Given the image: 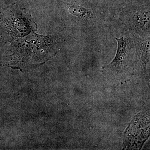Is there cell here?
I'll return each mask as SVG.
<instances>
[{"instance_id": "cell-6", "label": "cell", "mask_w": 150, "mask_h": 150, "mask_svg": "<svg viewBox=\"0 0 150 150\" xmlns=\"http://www.w3.org/2000/svg\"><path fill=\"white\" fill-rule=\"evenodd\" d=\"M68 11L84 29L96 27L103 20L102 13L82 5H70L68 6Z\"/></svg>"}, {"instance_id": "cell-1", "label": "cell", "mask_w": 150, "mask_h": 150, "mask_svg": "<svg viewBox=\"0 0 150 150\" xmlns=\"http://www.w3.org/2000/svg\"><path fill=\"white\" fill-rule=\"evenodd\" d=\"M62 42L58 36L38 35L34 32L27 37L18 38L13 41L8 67L21 71L38 67L56 55Z\"/></svg>"}, {"instance_id": "cell-5", "label": "cell", "mask_w": 150, "mask_h": 150, "mask_svg": "<svg viewBox=\"0 0 150 150\" xmlns=\"http://www.w3.org/2000/svg\"><path fill=\"white\" fill-rule=\"evenodd\" d=\"M123 14V21L129 27V31L141 37H150L149 8L140 9Z\"/></svg>"}, {"instance_id": "cell-2", "label": "cell", "mask_w": 150, "mask_h": 150, "mask_svg": "<svg viewBox=\"0 0 150 150\" xmlns=\"http://www.w3.org/2000/svg\"><path fill=\"white\" fill-rule=\"evenodd\" d=\"M117 42L114 59L103 67V74L117 80H125L134 74L136 60V43L134 33L129 31L119 38L112 35Z\"/></svg>"}, {"instance_id": "cell-4", "label": "cell", "mask_w": 150, "mask_h": 150, "mask_svg": "<svg viewBox=\"0 0 150 150\" xmlns=\"http://www.w3.org/2000/svg\"><path fill=\"white\" fill-rule=\"evenodd\" d=\"M149 115L145 112L137 114L124 132V149H140L149 137Z\"/></svg>"}, {"instance_id": "cell-7", "label": "cell", "mask_w": 150, "mask_h": 150, "mask_svg": "<svg viewBox=\"0 0 150 150\" xmlns=\"http://www.w3.org/2000/svg\"><path fill=\"white\" fill-rule=\"evenodd\" d=\"M136 43V60L134 73L145 74L150 61V37H141L134 34Z\"/></svg>"}, {"instance_id": "cell-3", "label": "cell", "mask_w": 150, "mask_h": 150, "mask_svg": "<svg viewBox=\"0 0 150 150\" xmlns=\"http://www.w3.org/2000/svg\"><path fill=\"white\" fill-rule=\"evenodd\" d=\"M6 11L7 16L4 21L8 39L5 43H11L37 30V25L31 14L18 5H11Z\"/></svg>"}]
</instances>
